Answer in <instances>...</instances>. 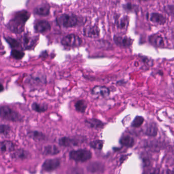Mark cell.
Here are the masks:
<instances>
[{"instance_id":"7c38bea8","label":"cell","mask_w":174,"mask_h":174,"mask_svg":"<svg viewBox=\"0 0 174 174\" xmlns=\"http://www.w3.org/2000/svg\"><path fill=\"white\" fill-rule=\"evenodd\" d=\"M34 29L37 32L45 33L50 30L51 26L47 21H40L35 23Z\"/></svg>"},{"instance_id":"6da1fadb","label":"cell","mask_w":174,"mask_h":174,"mask_svg":"<svg viewBox=\"0 0 174 174\" xmlns=\"http://www.w3.org/2000/svg\"><path fill=\"white\" fill-rule=\"evenodd\" d=\"M29 18V13L27 11L18 13L14 18L9 22L8 29L13 33H21L23 31L25 23Z\"/></svg>"},{"instance_id":"ffe728a7","label":"cell","mask_w":174,"mask_h":174,"mask_svg":"<svg viewBox=\"0 0 174 174\" xmlns=\"http://www.w3.org/2000/svg\"><path fill=\"white\" fill-rule=\"evenodd\" d=\"M120 143L122 145L126 147H133L134 145V140L132 137L128 136H122L120 139Z\"/></svg>"},{"instance_id":"9a60e30c","label":"cell","mask_w":174,"mask_h":174,"mask_svg":"<svg viewBox=\"0 0 174 174\" xmlns=\"http://www.w3.org/2000/svg\"><path fill=\"white\" fill-rule=\"evenodd\" d=\"M59 144L60 145L64 147H71L72 146L77 145L78 141L70 137H63L59 140Z\"/></svg>"},{"instance_id":"484cf974","label":"cell","mask_w":174,"mask_h":174,"mask_svg":"<svg viewBox=\"0 0 174 174\" xmlns=\"http://www.w3.org/2000/svg\"><path fill=\"white\" fill-rule=\"evenodd\" d=\"M76 110L77 112H80V113H84L85 110L87 108V104L84 100H79L76 103L75 105Z\"/></svg>"},{"instance_id":"4dcf8cb0","label":"cell","mask_w":174,"mask_h":174,"mask_svg":"<svg viewBox=\"0 0 174 174\" xmlns=\"http://www.w3.org/2000/svg\"><path fill=\"white\" fill-rule=\"evenodd\" d=\"M68 174H84L83 170L80 167H73L69 170Z\"/></svg>"},{"instance_id":"44dd1931","label":"cell","mask_w":174,"mask_h":174,"mask_svg":"<svg viewBox=\"0 0 174 174\" xmlns=\"http://www.w3.org/2000/svg\"><path fill=\"white\" fill-rule=\"evenodd\" d=\"M88 125L92 128H102L104 126L103 123L100 120H98L96 119H90L85 121Z\"/></svg>"},{"instance_id":"30bf717a","label":"cell","mask_w":174,"mask_h":174,"mask_svg":"<svg viewBox=\"0 0 174 174\" xmlns=\"http://www.w3.org/2000/svg\"><path fill=\"white\" fill-rule=\"evenodd\" d=\"M147 17L149 21L156 24L163 25L166 23V18L161 14L152 13L148 14Z\"/></svg>"},{"instance_id":"ac0fdd59","label":"cell","mask_w":174,"mask_h":174,"mask_svg":"<svg viewBox=\"0 0 174 174\" xmlns=\"http://www.w3.org/2000/svg\"><path fill=\"white\" fill-rule=\"evenodd\" d=\"M129 23V18L127 16H124L118 19L117 26L121 30H126Z\"/></svg>"},{"instance_id":"cb8c5ba5","label":"cell","mask_w":174,"mask_h":174,"mask_svg":"<svg viewBox=\"0 0 174 174\" xmlns=\"http://www.w3.org/2000/svg\"><path fill=\"white\" fill-rule=\"evenodd\" d=\"M32 109L35 112L41 113L47 110L48 105L46 104H40L34 102L32 105Z\"/></svg>"},{"instance_id":"603a6c76","label":"cell","mask_w":174,"mask_h":174,"mask_svg":"<svg viewBox=\"0 0 174 174\" xmlns=\"http://www.w3.org/2000/svg\"><path fill=\"white\" fill-rule=\"evenodd\" d=\"M59 152V149L56 146H47L44 148V153L46 155H55Z\"/></svg>"},{"instance_id":"52a82bcc","label":"cell","mask_w":174,"mask_h":174,"mask_svg":"<svg viewBox=\"0 0 174 174\" xmlns=\"http://www.w3.org/2000/svg\"><path fill=\"white\" fill-rule=\"evenodd\" d=\"M114 41L118 46L123 48H128L132 44L133 40L127 36H114Z\"/></svg>"},{"instance_id":"1f68e13d","label":"cell","mask_w":174,"mask_h":174,"mask_svg":"<svg viewBox=\"0 0 174 174\" xmlns=\"http://www.w3.org/2000/svg\"><path fill=\"white\" fill-rule=\"evenodd\" d=\"M10 127L8 125H1V135H7L9 132Z\"/></svg>"},{"instance_id":"277c9868","label":"cell","mask_w":174,"mask_h":174,"mask_svg":"<svg viewBox=\"0 0 174 174\" xmlns=\"http://www.w3.org/2000/svg\"><path fill=\"white\" fill-rule=\"evenodd\" d=\"M57 21L59 25L64 27L71 28L77 25L78 19L75 15L65 14L58 17Z\"/></svg>"},{"instance_id":"d4e9b609","label":"cell","mask_w":174,"mask_h":174,"mask_svg":"<svg viewBox=\"0 0 174 174\" xmlns=\"http://www.w3.org/2000/svg\"><path fill=\"white\" fill-rule=\"evenodd\" d=\"M29 137L36 141H42L45 139V135L38 131H33L28 133Z\"/></svg>"},{"instance_id":"4fadbf2b","label":"cell","mask_w":174,"mask_h":174,"mask_svg":"<svg viewBox=\"0 0 174 174\" xmlns=\"http://www.w3.org/2000/svg\"><path fill=\"white\" fill-rule=\"evenodd\" d=\"M92 94L95 95L106 97L109 95L110 90L105 86H97L94 87L92 90Z\"/></svg>"},{"instance_id":"e0dca14e","label":"cell","mask_w":174,"mask_h":174,"mask_svg":"<svg viewBox=\"0 0 174 174\" xmlns=\"http://www.w3.org/2000/svg\"><path fill=\"white\" fill-rule=\"evenodd\" d=\"M50 6L48 4H43L35 8L34 13L37 15L46 16L49 14Z\"/></svg>"},{"instance_id":"5b68a950","label":"cell","mask_w":174,"mask_h":174,"mask_svg":"<svg viewBox=\"0 0 174 174\" xmlns=\"http://www.w3.org/2000/svg\"><path fill=\"white\" fill-rule=\"evenodd\" d=\"M61 44L67 47H78L82 44V40L78 36L75 34H70L63 37L61 40Z\"/></svg>"},{"instance_id":"f1b7e54d","label":"cell","mask_w":174,"mask_h":174,"mask_svg":"<svg viewBox=\"0 0 174 174\" xmlns=\"http://www.w3.org/2000/svg\"><path fill=\"white\" fill-rule=\"evenodd\" d=\"M6 40L10 46L13 48H18L20 46V44L17 40L11 37H8L5 38Z\"/></svg>"},{"instance_id":"836d02e7","label":"cell","mask_w":174,"mask_h":174,"mask_svg":"<svg viewBox=\"0 0 174 174\" xmlns=\"http://www.w3.org/2000/svg\"><path fill=\"white\" fill-rule=\"evenodd\" d=\"M165 174H174V171H171L170 170H167L166 171Z\"/></svg>"},{"instance_id":"5bb4252c","label":"cell","mask_w":174,"mask_h":174,"mask_svg":"<svg viewBox=\"0 0 174 174\" xmlns=\"http://www.w3.org/2000/svg\"><path fill=\"white\" fill-rule=\"evenodd\" d=\"M158 128L156 124L150 123L145 126V133L148 136H155L157 134Z\"/></svg>"},{"instance_id":"d6986e66","label":"cell","mask_w":174,"mask_h":174,"mask_svg":"<svg viewBox=\"0 0 174 174\" xmlns=\"http://www.w3.org/2000/svg\"><path fill=\"white\" fill-rule=\"evenodd\" d=\"M0 149L2 152H8L13 150L14 149V145L13 142L10 141H2L1 143Z\"/></svg>"},{"instance_id":"7a4b0ae2","label":"cell","mask_w":174,"mask_h":174,"mask_svg":"<svg viewBox=\"0 0 174 174\" xmlns=\"http://www.w3.org/2000/svg\"><path fill=\"white\" fill-rule=\"evenodd\" d=\"M2 118L12 122H19L22 120V117L19 113L8 106H2L0 110Z\"/></svg>"},{"instance_id":"83f0119b","label":"cell","mask_w":174,"mask_h":174,"mask_svg":"<svg viewBox=\"0 0 174 174\" xmlns=\"http://www.w3.org/2000/svg\"><path fill=\"white\" fill-rule=\"evenodd\" d=\"M144 119L141 116H137L133 120V122L132 123V126L133 127H139L140 126L144 123Z\"/></svg>"},{"instance_id":"8fae6325","label":"cell","mask_w":174,"mask_h":174,"mask_svg":"<svg viewBox=\"0 0 174 174\" xmlns=\"http://www.w3.org/2000/svg\"><path fill=\"white\" fill-rule=\"evenodd\" d=\"M99 33L100 31L99 29L96 26H88L83 29L84 35L87 37L97 38L99 36Z\"/></svg>"},{"instance_id":"e575fe53","label":"cell","mask_w":174,"mask_h":174,"mask_svg":"<svg viewBox=\"0 0 174 174\" xmlns=\"http://www.w3.org/2000/svg\"><path fill=\"white\" fill-rule=\"evenodd\" d=\"M3 87L2 84H1V91H3Z\"/></svg>"},{"instance_id":"4316f807","label":"cell","mask_w":174,"mask_h":174,"mask_svg":"<svg viewBox=\"0 0 174 174\" xmlns=\"http://www.w3.org/2000/svg\"><path fill=\"white\" fill-rule=\"evenodd\" d=\"M11 55L13 58L17 59V60H20L24 57L25 54L21 50L13 49L11 51Z\"/></svg>"},{"instance_id":"ba28073f","label":"cell","mask_w":174,"mask_h":174,"mask_svg":"<svg viewBox=\"0 0 174 174\" xmlns=\"http://www.w3.org/2000/svg\"><path fill=\"white\" fill-rule=\"evenodd\" d=\"M61 165V161L58 159H50L43 163L42 168L46 171H52L57 169Z\"/></svg>"},{"instance_id":"7402d4cb","label":"cell","mask_w":174,"mask_h":174,"mask_svg":"<svg viewBox=\"0 0 174 174\" xmlns=\"http://www.w3.org/2000/svg\"><path fill=\"white\" fill-rule=\"evenodd\" d=\"M28 155L29 153L27 151L23 150H18L15 151V152L13 153L11 156L15 159H26L28 157Z\"/></svg>"},{"instance_id":"3957f363","label":"cell","mask_w":174,"mask_h":174,"mask_svg":"<svg viewBox=\"0 0 174 174\" xmlns=\"http://www.w3.org/2000/svg\"><path fill=\"white\" fill-rule=\"evenodd\" d=\"M71 159L77 162H85L91 159L92 153L87 150L79 149L71 151L70 153Z\"/></svg>"},{"instance_id":"9c48e42d","label":"cell","mask_w":174,"mask_h":174,"mask_svg":"<svg viewBox=\"0 0 174 174\" xmlns=\"http://www.w3.org/2000/svg\"><path fill=\"white\" fill-rule=\"evenodd\" d=\"M150 43L156 47L162 48L165 46V40L163 37L158 34H153L149 38Z\"/></svg>"},{"instance_id":"2e32d148","label":"cell","mask_w":174,"mask_h":174,"mask_svg":"<svg viewBox=\"0 0 174 174\" xmlns=\"http://www.w3.org/2000/svg\"><path fill=\"white\" fill-rule=\"evenodd\" d=\"M103 165L98 162H92L87 166V170L91 173H99L103 170Z\"/></svg>"},{"instance_id":"8992f818","label":"cell","mask_w":174,"mask_h":174,"mask_svg":"<svg viewBox=\"0 0 174 174\" xmlns=\"http://www.w3.org/2000/svg\"><path fill=\"white\" fill-rule=\"evenodd\" d=\"M37 41V37H32L26 34L21 38V44L25 49H30L36 45Z\"/></svg>"},{"instance_id":"d6a6232c","label":"cell","mask_w":174,"mask_h":174,"mask_svg":"<svg viewBox=\"0 0 174 174\" xmlns=\"http://www.w3.org/2000/svg\"><path fill=\"white\" fill-rule=\"evenodd\" d=\"M158 173H159V170L154 169L152 170H149L144 174H158Z\"/></svg>"},{"instance_id":"f546056e","label":"cell","mask_w":174,"mask_h":174,"mask_svg":"<svg viewBox=\"0 0 174 174\" xmlns=\"http://www.w3.org/2000/svg\"><path fill=\"white\" fill-rule=\"evenodd\" d=\"M90 145H91V147L93 148L101 150L103 147V143L102 141L97 140L92 141Z\"/></svg>"},{"instance_id":"d590c367","label":"cell","mask_w":174,"mask_h":174,"mask_svg":"<svg viewBox=\"0 0 174 174\" xmlns=\"http://www.w3.org/2000/svg\"><path fill=\"white\" fill-rule=\"evenodd\" d=\"M140 1H148V0H140Z\"/></svg>"}]
</instances>
